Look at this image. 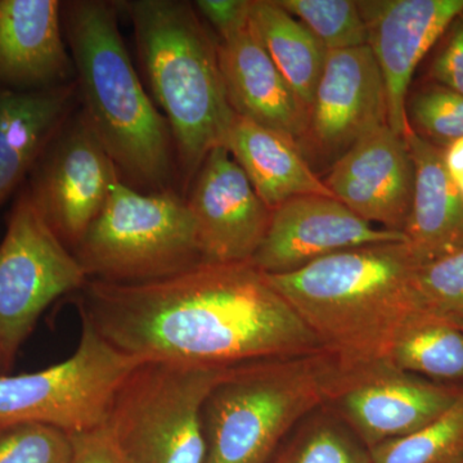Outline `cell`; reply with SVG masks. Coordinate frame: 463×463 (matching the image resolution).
I'll return each instance as SVG.
<instances>
[{
  "instance_id": "6da1fadb",
  "label": "cell",
  "mask_w": 463,
  "mask_h": 463,
  "mask_svg": "<svg viewBox=\"0 0 463 463\" xmlns=\"http://www.w3.org/2000/svg\"><path fill=\"white\" fill-rule=\"evenodd\" d=\"M74 303L111 345L142 361L230 370L323 350L251 261H205L145 283L90 279Z\"/></svg>"
},
{
  "instance_id": "7a4b0ae2",
  "label": "cell",
  "mask_w": 463,
  "mask_h": 463,
  "mask_svg": "<svg viewBox=\"0 0 463 463\" xmlns=\"http://www.w3.org/2000/svg\"><path fill=\"white\" fill-rule=\"evenodd\" d=\"M120 12V2H62L79 105L121 181L141 192L179 191L169 124L133 66L118 29Z\"/></svg>"
},
{
  "instance_id": "3957f363",
  "label": "cell",
  "mask_w": 463,
  "mask_h": 463,
  "mask_svg": "<svg viewBox=\"0 0 463 463\" xmlns=\"http://www.w3.org/2000/svg\"><path fill=\"white\" fill-rule=\"evenodd\" d=\"M419 259L401 242L344 250L268 281L340 359L388 358L398 335L422 312Z\"/></svg>"
},
{
  "instance_id": "277c9868",
  "label": "cell",
  "mask_w": 463,
  "mask_h": 463,
  "mask_svg": "<svg viewBox=\"0 0 463 463\" xmlns=\"http://www.w3.org/2000/svg\"><path fill=\"white\" fill-rule=\"evenodd\" d=\"M120 5L132 21L149 96L169 124L184 196L207 155L227 145L236 116L216 41L194 3L125 0Z\"/></svg>"
},
{
  "instance_id": "5b68a950",
  "label": "cell",
  "mask_w": 463,
  "mask_h": 463,
  "mask_svg": "<svg viewBox=\"0 0 463 463\" xmlns=\"http://www.w3.org/2000/svg\"><path fill=\"white\" fill-rule=\"evenodd\" d=\"M327 352L230 368L203 405L205 463H270L282 441L325 405Z\"/></svg>"
},
{
  "instance_id": "8992f818",
  "label": "cell",
  "mask_w": 463,
  "mask_h": 463,
  "mask_svg": "<svg viewBox=\"0 0 463 463\" xmlns=\"http://www.w3.org/2000/svg\"><path fill=\"white\" fill-rule=\"evenodd\" d=\"M88 279L145 283L205 263L184 196L176 190L141 192L123 181L74 250Z\"/></svg>"
},
{
  "instance_id": "52a82bcc",
  "label": "cell",
  "mask_w": 463,
  "mask_h": 463,
  "mask_svg": "<svg viewBox=\"0 0 463 463\" xmlns=\"http://www.w3.org/2000/svg\"><path fill=\"white\" fill-rule=\"evenodd\" d=\"M228 370L143 361L123 381L108 426L128 463H205L203 405Z\"/></svg>"
},
{
  "instance_id": "ba28073f",
  "label": "cell",
  "mask_w": 463,
  "mask_h": 463,
  "mask_svg": "<svg viewBox=\"0 0 463 463\" xmlns=\"http://www.w3.org/2000/svg\"><path fill=\"white\" fill-rule=\"evenodd\" d=\"M78 315L80 339L69 358L36 373H0V428L33 422L74 435L106 426L116 392L143 361L116 349Z\"/></svg>"
},
{
  "instance_id": "9c48e42d",
  "label": "cell",
  "mask_w": 463,
  "mask_h": 463,
  "mask_svg": "<svg viewBox=\"0 0 463 463\" xmlns=\"http://www.w3.org/2000/svg\"><path fill=\"white\" fill-rule=\"evenodd\" d=\"M74 252L52 231L25 184L0 241V373H11L43 313L87 285Z\"/></svg>"
},
{
  "instance_id": "30bf717a",
  "label": "cell",
  "mask_w": 463,
  "mask_h": 463,
  "mask_svg": "<svg viewBox=\"0 0 463 463\" xmlns=\"http://www.w3.org/2000/svg\"><path fill=\"white\" fill-rule=\"evenodd\" d=\"M330 355L325 405L368 449L425 428L455 403L462 390L402 370L389 358Z\"/></svg>"
},
{
  "instance_id": "8fae6325",
  "label": "cell",
  "mask_w": 463,
  "mask_h": 463,
  "mask_svg": "<svg viewBox=\"0 0 463 463\" xmlns=\"http://www.w3.org/2000/svg\"><path fill=\"white\" fill-rule=\"evenodd\" d=\"M118 181L114 161L79 105L33 167L25 187L52 231L74 251Z\"/></svg>"
},
{
  "instance_id": "7c38bea8",
  "label": "cell",
  "mask_w": 463,
  "mask_h": 463,
  "mask_svg": "<svg viewBox=\"0 0 463 463\" xmlns=\"http://www.w3.org/2000/svg\"><path fill=\"white\" fill-rule=\"evenodd\" d=\"M383 125H388V97L371 48L328 52L307 109L306 133L298 143L310 167L334 165Z\"/></svg>"
},
{
  "instance_id": "4fadbf2b",
  "label": "cell",
  "mask_w": 463,
  "mask_h": 463,
  "mask_svg": "<svg viewBox=\"0 0 463 463\" xmlns=\"http://www.w3.org/2000/svg\"><path fill=\"white\" fill-rule=\"evenodd\" d=\"M388 97V125L407 137L408 91L414 70L463 14V0H362L356 2Z\"/></svg>"
},
{
  "instance_id": "5bb4252c",
  "label": "cell",
  "mask_w": 463,
  "mask_h": 463,
  "mask_svg": "<svg viewBox=\"0 0 463 463\" xmlns=\"http://www.w3.org/2000/svg\"><path fill=\"white\" fill-rule=\"evenodd\" d=\"M203 259L251 261L272 218L248 176L225 147L213 149L184 194Z\"/></svg>"
},
{
  "instance_id": "9a60e30c",
  "label": "cell",
  "mask_w": 463,
  "mask_h": 463,
  "mask_svg": "<svg viewBox=\"0 0 463 463\" xmlns=\"http://www.w3.org/2000/svg\"><path fill=\"white\" fill-rule=\"evenodd\" d=\"M401 241L403 232L374 227L339 200L298 196L273 210L251 263L265 274H286L344 250Z\"/></svg>"
},
{
  "instance_id": "2e32d148",
  "label": "cell",
  "mask_w": 463,
  "mask_h": 463,
  "mask_svg": "<svg viewBox=\"0 0 463 463\" xmlns=\"http://www.w3.org/2000/svg\"><path fill=\"white\" fill-rule=\"evenodd\" d=\"M336 200L371 224L403 232L414 166L407 139L383 125L353 146L323 179Z\"/></svg>"
},
{
  "instance_id": "e0dca14e",
  "label": "cell",
  "mask_w": 463,
  "mask_h": 463,
  "mask_svg": "<svg viewBox=\"0 0 463 463\" xmlns=\"http://www.w3.org/2000/svg\"><path fill=\"white\" fill-rule=\"evenodd\" d=\"M74 81L62 2L0 0V88L33 91Z\"/></svg>"
},
{
  "instance_id": "ac0fdd59",
  "label": "cell",
  "mask_w": 463,
  "mask_h": 463,
  "mask_svg": "<svg viewBox=\"0 0 463 463\" xmlns=\"http://www.w3.org/2000/svg\"><path fill=\"white\" fill-rule=\"evenodd\" d=\"M219 66L234 114L276 130L298 143L307 109L289 87L250 24L216 41Z\"/></svg>"
},
{
  "instance_id": "d6986e66",
  "label": "cell",
  "mask_w": 463,
  "mask_h": 463,
  "mask_svg": "<svg viewBox=\"0 0 463 463\" xmlns=\"http://www.w3.org/2000/svg\"><path fill=\"white\" fill-rule=\"evenodd\" d=\"M78 108L76 81L33 91L0 88V207L25 184Z\"/></svg>"
},
{
  "instance_id": "ffe728a7",
  "label": "cell",
  "mask_w": 463,
  "mask_h": 463,
  "mask_svg": "<svg viewBox=\"0 0 463 463\" xmlns=\"http://www.w3.org/2000/svg\"><path fill=\"white\" fill-rule=\"evenodd\" d=\"M405 139L413 160L414 187L403 233L425 264L463 248V194L447 173L443 148L413 129Z\"/></svg>"
},
{
  "instance_id": "44dd1931",
  "label": "cell",
  "mask_w": 463,
  "mask_h": 463,
  "mask_svg": "<svg viewBox=\"0 0 463 463\" xmlns=\"http://www.w3.org/2000/svg\"><path fill=\"white\" fill-rule=\"evenodd\" d=\"M225 148L269 209L298 196L336 199L297 143L276 130L236 115Z\"/></svg>"
},
{
  "instance_id": "7402d4cb",
  "label": "cell",
  "mask_w": 463,
  "mask_h": 463,
  "mask_svg": "<svg viewBox=\"0 0 463 463\" xmlns=\"http://www.w3.org/2000/svg\"><path fill=\"white\" fill-rule=\"evenodd\" d=\"M249 24L274 65L309 109L327 60L325 45L277 0H251Z\"/></svg>"
},
{
  "instance_id": "603a6c76",
  "label": "cell",
  "mask_w": 463,
  "mask_h": 463,
  "mask_svg": "<svg viewBox=\"0 0 463 463\" xmlns=\"http://www.w3.org/2000/svg\"><path fill=\"white\" fill-rule=\"evenodd\" d=\"M388 358L435 383L463 380V331L420 312L398 335Z\"/></svg>"
},
{
  "instance_id": "cb8c5ba5",
  "label": "cell",
  "mask_w": 463,
  "mask_h": 463,
  "mask_svg": "<svg viewBox=\"0 0 463 463\" xmlns=\"http://www.w3.org/2000/svg\"><path fill=\"white\" fill-rule=\"evenodd\" d=\"M270 463H373L370 449L327 405L307 416Z\"/></svg>"
},
{
  "instance_id": "d4e9b609",
  "label": "cell",
  "mask_w": 463,
  "mask_h": 463,
  "mask_svg": "<svg viewBox=\"0 0 463 463\" xmlns=\"http://www.w3.org/2000/svg\"><path fill=\"white\" fill-rule=\"evenodd\" d=\"M373 463H463V388L425 428L371 448Z\"/></svg>"
},
{
  "instance_id": "484cf974",
  "label": "cell",
  "mask_w": 463,
  "mask_h": 463,
  "mask_svg": "<svg viewBox=\"0 0 463 463\" xmlns=\"http://www.w3.org/2000/svg\"><path fill=\"white\" fill-rule=\"evenodd\" d=\"M283 9L310 30L326 50L367 45V30L353 0H277Z\"/></svg>"
},
{
  "instance_id": "4316f807",
  "label": "cell",
  "mask_w": 463,
  "mask_h": 463,
  "mask_svg": "<svg viewBox=\"0 0 463 463\" xmlns=\"http://www.w3.org/2000/svg\"><path fill=\"white\" fill-rule=\"evenodd\" d=\"M416 292L423 313L463 331V248L420 265Z\"/></svg>"
},
{
  "instance_id": "83f0119b",
  "label": "cell",
  "mask_w": 463,
  "mask_h": 463,
  "mask_svg": "<svg viewBox=\"0 0 463 463\" xmlns=\"http://www.w3.org/2000/svg\"><path fill=\"white\" fill-rule=\"evenodd\" d=\"M411 128L434 145L447 147L463 138V96L441 85L414 91L407 100Z\"/></svg>"
},
{
  "instance_id": "f1b7e54d",
  "label": "cell",
  "mask_w": 463,
  "mask_h": 463,
  "mask_svg": "<svg viewBox=\"0 0 463 463\" xmlns=\"http://www.w3.org/2000/svg\"><path fill=\"white\" fill-rule=\"evenodd\" d=\"M71 439L42 423L0 428V463H72Z\"/></svg>"
},
{
  "instance_id": "f546056e",
  "label": "cell",
  "mask_w": 463,
  "mask_h": 463,
  "mask_svg": "<svg viewBox=\"0 0 463 463\" xmlns=\"http://www.w3.org/2000/svg\"><path fill=\"white\" fill-rule=\"evenodd\" d=\"M435 84L463 96V14L449 27L443 48L430 66Z\"/></svg>"
},
{
  "instance_id": "4dcf8cb0",
  "label": "cell",
  "mask_w": 463,
  "mask_h": 463,
  "mask_svg": "<svg viewBox=\"0 0 463 463\" xmlns=\"http://www.w3.org/2000/svg\"><path fill=\"white\" fill-rule=\"evenodd\" d=\"M194 5L201 18L214 27L219 38L249 25L251 0H197Z\"/></svg>"
},
{
  "instance_id": "1f68e13d",
  "label": "cell",
  "mask_w": 463,
  "mask_h": 463,
  "mask_svg": "<svg viewBox=\"0 0 463 463\" xmlns=\"http://www.w3.org/2000/svg\"><path fill=\"white\" fill-rule=\"evenodd\" d=\"M72 443V463H128L108 426L96 430L70 435Z\"/></svg>"
},
{
  "instance_id": "d6a6232c",
  "label": "cell",
  "mask_w": 463,
  "mask_h": 463,
  "mask_svg": "<svg viewBox=\"0 0 463 463\" xmlns=\"http://www.w3.org/2000/svg\"><path fill=\"white\" fill-rule=\"evenodd\" d=\"M443 161L447 173L453 182L458 183L463 179V138L449 143L443 149Z\"/></svg>"
}]
</instances>
